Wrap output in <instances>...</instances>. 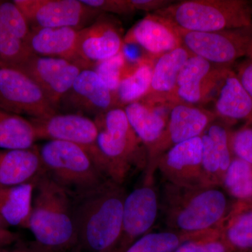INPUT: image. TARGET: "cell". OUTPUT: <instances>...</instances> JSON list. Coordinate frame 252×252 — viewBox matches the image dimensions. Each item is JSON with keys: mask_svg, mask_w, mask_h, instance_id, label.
Returning <instances> with one entry per match:
<instances>
[{"mask_svg": "<svg viewBox=\"0 0 252 252\" xmlns=\"http://www.w3.org/2000/svg\"><path fill=\"white\" fill-rule=\"evenodd\" d=\"M125 198L111 180L78 195L73 215L80 248L90 252L114 251L122 235Z\"/></svg>", "mask_w": 252, "mask_h": 252, "instance_id": "obj_1", "label": "cell"}, {"mask_svg": "<svg viewBox=\"0 0 252 252\" xmlns=\"http://www.w3.org/2000/svg\"><path fill=\"white\" fill-rule=\"evenodd\" d=\"M28 229L35 243L51 251L67 252L79 247L71 193L44 172L36 179Z\"/></svg>", "mask_w": 252, "mask_h": 252, "instance_id": "obj_2", "label": "cell"}, {"mask_svg": "<svg viewBox=\"0 0 252 252\" xmlns=\"http://www.w3.org/2000/svg\"><path fill=\"white\" fill-rule=\"evenodd\" d=\"M154 13L189 32H215L252 23V4L246 0H187Z\"/></svg>", "mask_w": 252, "mask_h": 252, "instance_id": "obj_3", "label": "cell"}, {"mask_svg": "<svg viewBox=\"0 0 252 252\" xmlns=\"http://www.w3.org/2000/svg\"><path fill=\"white\" fill-rule=\"evenodd\" d=\"M39 151L47 175L71 193H87L106 182L97 157L82 146L49 140Z\"/></svg>", "mask_w": 252, "mask_h": 252, "instance_id": "obj_4", "label": "cell"}, {"mask_svg": "<svg viewBox=\"0 0 252 252\" xmlns=\"http://www.w3.org/2000/svg\"><path fill=\"white\" fill-rule=\"evenodd\" d=\"M98 129L97 147L106 176L118 185L125 179L142 143L132 130L124 109H110L94 117Z\"/></svg>", "mask_w": 252, "mask_h": 252, "instance_id": "obj_5", "label": "cell"}, {"mask_svg": "<svg viewBox=\"0 0 252 252\" xmlns=\"http://www.w3.org/2000/svg\"><path fill=\"white\" fill-rule=\"evenodd\" d=\"M179 31L182 46L190 55L220 67H232L252 51V23L248 27L215 32Z\"/></svg>", "mask_w": 252, "mask_h": 252, "instance_id": "obj_6", "label": "cell"}, {"mask_svg": "<svg viewBox=\"0 0 252 252\" xmlns=\"http://www.w3.org/2000/svg\"><path fill=\"white\" fill-rule=\"evenodd\" d=\"M0 108L31 119L47 117L58 108L26 73L16 68L0 65Z\"/></svg>", "mask_w": 252, "mask_h": 252, "instance_id": "obj_7", "label": "cell"}, {"mask_svg": "<svg viewBox=\"0 0 252 252\" xmlns=\"http://www.w3.org/2000/svg\"><path fill=\"white\" fill-rule=\"evenodd\" d=\"M31 30L87 27L103 14L79 0H14Z\"/></svg>", "mask_w": 252, "mask_h": 252, "instance_id": "obj_8", "label": "cell"}, {"mask_svg": "<svg viewBox=\"0 0 252 252\" xmlns=\"http://www.w3.org/2000/svg\"><path fill=\"white\" fill-rule=\"evenodd\" d=\"M216 117L215 113L190 104H174L165 131L148 151L147 180L152 175L159 154L168 150L175 144L200 137Z\"/></svg>", "mask_w": 252, "mask_h": 252, "instance_id": "obj_9", "label": "cell"}, {"mask_svg": "<svg viewBox=\"0 0 252 252\" xmlns=\"http://www.w3.org/2000/svg\"><path fill=\"white\" fill-rule=\"evenodd\" d=\"M231 68L217 66L203 58L191 55L181 70L168 100L174 104L202 103L207 100L214 89H220Z\"/></svg>", "mask_w": 252, "mask_h": 252, "instance_id": "obj_10", "label": "cell"}, {"mask_svg": "<svg viewBox=\"0 0 252 252\" xmlns=\"http://www.w3.org/2000/svg\"><path fill=\"white\" fill-rule=\"evenodd\" d=\"M30 120L35 128L37 140L63 141L82 146L96 156L102 168L97 147L98 129L94 120L79 113H56Z\"/></svg>", "mask_w": 252, "mask_h": 252, "instance_id": "obj_11", "label": "cell"}, {"mask_svg": "<svg viewBox=\"0 0 252 252\" xmlns=\"http://www.w3.org/2000/svg\"><path fill=\"white\" fill-rule=\"evenodd\" d=\"M16 69L35 81L58 108L83 69L77 63L67 60L35 55Z\"/></svg>", "mask_w": 252, "mask_h": 252, "instance_id": "obj_12", "label": "cell"}, {"mask_svg": "<svg viewBox=\"0 0 252 252\" xmlns=\"http://www.w3.org/2000/svg\"><path fill=\"white\" fill-rule=\"evenodd\" d=\"M31 28L14 1H0V65L18 68L34 56L28 46Z\"/></svg>", "mask_w": 252, "mask_h": 252, "instance_id": "obj_13", "label": "cell"}, {"mask_svg": "<svg viewBox=\"0 0 252 252\" xmlns=\"http://www.w3.org/2000/svg\"><path fill=\"white\" fill-rule=\"evenodd\" d=\"M103 14L79 32L78 59L83 69H93L96 63L124 51L125 43L121 32Z\"/></svg>", "mask_w": 252, "mask_h": 252, "instance_id": "obj_14", "label": "cell"}, {"mask_svg": "<svg viewBox=\"0 0 252 252\" xmlns=\"http://www.w3.org/2000/svg\"><path fill=\"white\" fill-rule=\"evenodd\" d=\"M158 214L157 193L144 186L126 195L124 205L122 233L112 252H123L143 236L155 223Z\"/></svg>", "mask_w": 252, "mask_h": 252, "instance_id": "obj_15", "label": "cell"}, {"mask_svg": "<svg viewBox=\"0 0 252 252\" xmlns=\"http://www.w3.org/2000/svg\"><path fill=\"white\" fill-rule=\"evenodd\" d=\"M227 199L221 190L206 189L194 194L177 210L175 223L187 233L208 229L224 217Z\"/></svg>", "mask_w": 252, "mask_h": 252, "instance_id": "obj_16", "label": "cell"}, {"mask_svg": "<svg viewBox=\"0 0 252 252\" xmlns=\"http://www.w3.org/2000/svg\"><path fill=\"white\" fill-rule=\"evenodd\" d=\"M158 164L167 178L177 185L191 187L205 182L201 136L175 144L167 151Z\"/></svg>", "mask_w": 252, "mask_h": 252, "instance_id": "obj_17", "label": "cell"}, {"mask_svg": "<svg viewBox=\"0 0 252 252\" xmlns=\"http://www.w3.org/2000/svg\"><path fill=\"white\" fill-rule=\"evenodd\" d=\"M63 100L79 114L85 113L95 117L119 107L115 94L104 85L93 69L81 71Z\"/></svg>", "mask_w": 252, "mask_h": 252, "instance_id": "obj_18", "label": "cell"}, {"mask_svg": "<svg viewBox=\"0 0 252 252\" xmlns=\"http://www.w3.org/2000/svg\"><path fill=\"white\" fill-rule=\"evenodd\" d=\"M124 39L125 44H137L158 58L182 46L179 28L155 13L136 23Z\"/></svg>", "mask_w": 252, "mask_h": 252, "instance_id": "obj_19", "label": "cell"}, {"mask_svg": "<svg viewBox=\"0 0 252 252\" xmlns=\"http://www.w3.org/2000/svg\"><path fill=\"white\" fill-rule=\"evenodd\" d=\"M79 32L73 28L31 30L28 46L35 56L65 59L80 66L77 54Z\"/></svg>", "mask_w": 252, "mask_h": 252, "instance_id": "obj_20", "label": "cell"}, {"mask_svg": "<svg viewBox=\"0 0 252 252\" xmlns=\"http://www.w3.org/2000/svg\"><path fill=\"white\" fill-rule=\"evenodd\" d=\"M44 172L36 146L27 149H0V187L29 183Z\"/></svg>", "mask_w": 252, "mask_h": 252, "instance_id": "obj_21", "label": "cell"}, {"mask_svg": "<svg viewBox=\"0 0 252 252\" xmlns=\"http://www.w3.org/2000/svg\"><path fill=\"white\" fill-rule=\"evenodd\" d=\"M202 140V166L205 178L222 183L232 159L230 135L224 126L210 124Z\"/></svg>", "mask_w": 252, "mask_h": 252, "instance_id": "obj_22", "label": "cell"}, {"mask_svg": "<svg viewBox=\"0 0 252 252\" xmlns=\"http://www.w3.org/2000/svg\"><path fill=\"white\" fill-rule=\"evenodd\" d=\"M215 114L230 122L241 120L246 122V125L252 126V96L232 68L219 89Z\"/></svg>", "mask_w": 252, "mask_h": 252, "instance_id": "obj_23", "label": "cell"}, {"mask_svg": "<svg viewBox=\"0 0 252 252\" xmlns=\"http://www.w3.org/2000/svg\"><path fill=\"white\" fill-rule=\"evenodd\" d=\"M191 56L184 47L180 46L177 49L164 54L158 59L153 67L152 84L148 94L151 102H157L160 97H167L175 89L179 74Z\"/></svg>", "mask_w": 252, "mask_h": 252, "instance_id": "obj_24", "label": "cell"}, {"mask_svg": "<svg viewBox=\"0 0 252 252\" xmlns=\"http://www.w3.org/2000/svg\"><path fill=\"white\" fill-rule=\"evenodd\" d=\"M36 180L14 187H0V217L8 225L28 228Z\"/></svg>", "mask_w": 252, "mask_h": 252, "instance_id": "obj_25", "label": "cell"}, {"mask_svg": "<svg viewBox=\"0 0 252 252\" xmlns=\"http://www.w3.org/2000/svg\"><path fill=\"white\" fill-rule=\"evenodd\" d=\"M124 110L132 130L149 151L165 131V117L150 104L141 102L127 104Z\"/></svg>", "mask_w": 252, "mask_h": 252, "instance_id": "obj_26", "label": "cell"}, {"mask_svg": "<svg viewBox=\"0 0 252 252\" xmlns=\"http://www.w3.org/2000/svg\"><path fill=\"white\" fill-rule=\"evenodd\" d=\"M37 140L30 119L0 108V149H27Z\"/></svg>", "mask_w": 252, "mask_h": 252, "instance_id": "obj_27", "label": "cell"}, {"mask_svg": "<svg viewBox=\"0 0 252 252\" xmlns=\"http://www.w3.org/2000/svg\"><path fill=\"white\" fill-rule=\"evenodd\" d=\"M152 72L150 64L141 63L130 74L123 77L115 93L118 104L126 106L145 97L150 89Z\"/></svg>", "mask_w": 252, "mask_h": 252, "instance_id": "obj_28", "label": "cell"}, {"mask_svg": "<svg viewBox=\"0 0 252 252\" xmlns=\"http://www.w3.org/2000/svg\"><path fill=\"white\" fill-rule=\"evenodd\" d=\"M225 189L234 198L241 200L252 199V165L233 157L223 177Z\"/></svg>", "mask_w": 252, "mask_h": 252, "instance_id": "obj_29", "label": "cell"}, {"mask_svg": "<svg viewBox=\"0 0 252 252\" xmlns=\"http://www.w3.org/2000/svg\"><path fill=\"white\" fill-rule=\"evenodd\" d=\"M223 238L234 252L252 250V210L235 215L230 220Z\"/></svg>", "mask_w": 252, "mask_h": 252, "instance_id": "obj_30", "label": "cell"}, {"mask_svg": "<svg viewBox=\"0 0 252 252\" xmlns=\"http://www.w3.org/2000/svg\"><path fill=\"white\" fill-rule=\"evenodd\" d=\"M190 240L170 232L145 234L123 252H174L181 244Z\"/></svg>", "mask_w": 252, "mask_h": 252, "instance_id": "obj_31", "label": "cell"}, {"mask_svg": "<svg viewBox=\"0 0 252 252\" xmlns=\"http://www.w3.org/2000/svg\"><path fill=\"white\" fill-rule=\"evenodd\" d=\"M126 64V56L123 51L108 59L96 63L93 69L100 80L115 94L123 79V70Z\"/></svg>", "mask_w": 252, "mask_h": 252, "instance_id": "obj_32", "label": "cell"}, {"mask_svg": "<svg viewBox=\"0 0 252 252\" xmlns=\"http://www.w3.org/2000/svg\"><path fill=\"white\" fill-rule=\"evenodd\" d=\"M174 252H234L223 237L193 238L181 244Z\"/></svg>", "mask_w": 252, "mask_h": 252, "instance_id": "obj_33", "label": "cell"}, {"mask_svg": "<svg viewBox=\"0 0 252 252\" xmlns=\"http://www.w3.org/2000/svg\"><path fill=\"white\" fill-rule=\"evenodd\" d=\"M230 148L235 157L252 165V126L245 125L230 135Z\"/></svg>", "mask_w": 252, "mask_h": 252, "instance_id": "obj_34", "label": "cell"}, {"mask_svg": "<svg viewBox=\"0 0 252 252\" xmlns=\"http://www.w3.org/2000/svg\"><path fill=\"white\" fill-rule=\"evenodd\" d=\"M81 1L103 14H130L135 11L130 0H81Z\"/></svg>", "mask_w": 252, "mask_h": 252, "instance_id": "obj_35", "label": "cell"}, {"mask_svg": "<svg viewBox=\"0 0 252 252\" xmlns=\"http://www.w3.org/2000/svg\"><path fill=\"white\" fill-rule=\"evenodd\" d=\"M234 71L244 88L252 96V51L239 63Z\"/></svg>", "mask_w": 252, "mask_h": 252, "instance_id": "obj_36", "label": "cell"}, {"mask_svg": "<svg viewBox=\"0 0 252 252\" xmlns=\"http://www.w3.org/2000/svg\"><path fill=\"white\" fill-rule=\"evenodd\" d=\"M131 4L134 10H140V11H155L163 9L169 4V1H162V0H130Z\"/></svg>", "mask_w": 252, "mask_h": 252, "instance_id": "obj_37", "label": "cell"}, {"mask_svg": "<svg viewBox=\"0 0 252 252\" xmlns=\"http://www.w3.org/2000/svg\"><path fill=\"white\" fill-rule=\"evenodd\" d=\"M9 247L0 248V252H55L43 248L36 243H33V245H21L15 248H9Z\"/></svg>", "mask_w": 252, "mask_h": 252, "instance_id": "obj_38", "label": "cell"}, {"mask_svg": "<svg viewBox=\"0 0 252 252\" xmlns=\"http://www.w3.org/2000/svg\"><path fill=\"white\" fill-rule=\"evenodd\" d=\"M19 240V235L7 228L0 229V248L9 247Z\"/></svg>", "mask_w": 252, "mask_h": 252, "instance_id": "obj_39", "label": "cell"}, {"mask_svg": "<svg viewBox=\"0 0 252 252\" xmlns=\"http://www.w3.org/2000/svg\"><path fill=\"white\" fill-rule=\"evenodd\" d=\"M7 225H8L4 221V220L1 219V217H0V229H1V228H6Z\"/></svg>", "mask_w": 252, "mask_h": 252, "instance_id": "obj_40", "label": "cell"}, {"mask_svg": "<svg viewBox=\"0 0 252 252\" xmlns=\"http://www.w3.org/2000/svg\"><path fill=\"white\" fill-rule=\"evenodd\" d=\"M80 252V247L79 246V247H77V248L74 249V250H73V251H71L69 252Z\"/></svg>", "mask_w": 252, "mask_h": 252, "instance_id": "obj_41", "label": "cell"}, {"mask_svg": "<svg viewBox=\"0 0 252 252\" xmlns=\"http://www.w3.org/2000/svg\"><path fill=\"white\" fill-rule=\"evenodd\" d=\"M252 252V250H251V252Z\"/></svg>", "mask_w": 252, "mask_h": 252, "instance_id": "obj_42", "label": "cell"}]
</instances>
